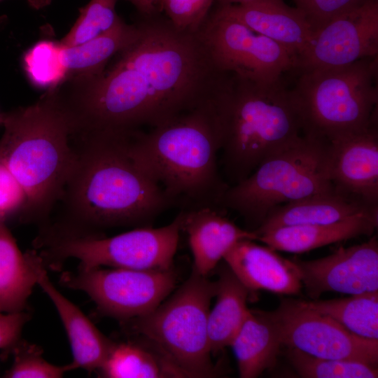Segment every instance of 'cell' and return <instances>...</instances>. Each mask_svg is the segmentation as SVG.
<instances>
[{
	"label": "cell",
	"instance_id": "22",
	"mask_svg": "<svg viewBox=\"0 0 378 378\" xmlns=\"http://www.w3.org/2000/svg\"><path fill=\"white\" fill-rule=\"evenodd\" d=\"M42 265L37 251L22 253L6 224L0 222V312L25 309Z\"/></svg>",
	"mask_w": 378,
	"mask_h": 378
},
{
	"label": "cell",
	"instance_id": "31",
	"mask_svg": "<svg viewBox=\"0 0 378 378\" xmlns=\"http://www.w3.org/2000/svg\"><path fill=\"white\" fill-rule=\"evenodd\" d=\"M11 351L14 354V360L4 377L60 378L74 370L71 363L59 366L48 362L39 346L21 340Z\"/></svg>",
	"mask_w": 378,
	"mask_h": 378
},
{
	"label": "cell",
	"instance_id": "7",
	"mask_svg": "<svg viewBox=\"0 0 378 378\" xmlns=\"http://www.w3.org/2000/svg\"><path fill=\"white\" fill-rule=\"evenodd\" d=\"M329 142L309 134L265 158L246 178L227 186L218 207L259 226L276 206L336 190L330 178Z\"/></svg>",
	"mask_w": 378,
	"mask_h": 378
},
{
	"label": "cell",
	"instance_id": "4",
	"mask_svg": "<svg viewBox=\"0 0 378 378\" xmlns=\"http://www.w3.org/2000/svg\"><path fill=\"white\" fill-rule=\"evenodd\" d=\"M0 125V163L27 195L21 223L40 227L55 207L75 160L71 139L76 126L60 86L31 105L1 113Z\"/></svg>",
	"mask_w": 378,
	"mask_h": 378
},
{
	"label": "cell",
	"instance_id": "25",
	"mask_svg": "<svg viewBox=\"0 0 378 378\" xmlns=\"http://www.w3.org/2000/svg\"><path fill=\"white\" fill-rule=\"evenodd\" d=\"M282 346L274 327L256 310L250 309L230 345L237 358L239 377L255 378L272 368Z\"/></svg>",
	"mask_w": 378,
	"mask_h": 378
},
{
	"label": "cell",
	"instance_id": "32",
	"mask_svg": "<svg viewBox=\"0 0 378 378\" xmlns=\"http://www.w3.org/2000/svg\"><path fill=\"white\" fill-rule=\"evenodd\" d=\"M214 0H161L160 11L178 31L196 34L208 17Z\"/></svg>",
	"mask_w": 378,
	"mask_h": 378
},
{
	"label": "cell",
	"instance_id": "6",
	"mask_svg": "<svg viewBox=\"0 0 378 378\" xmlns=\"http://www.w3.org/2000/svg\"><path fill=\"white\" fill-rule=\"evenodd\" d=\"M377 56L350 64L293 71L303 134L330 141L377 123Z\"/></svg>",
	"mask_w": 378,
	"mask_h": 378
},
{
	"label": "cell",
	"instance_id": "9",
	"mask_svg": "<svg viewBox=\"0 0 378 378\" xmlns=\"http://www.w3.org/2000/svg\"><path fill=\"white\" fill-rule=\"evenodd\" d=\"M178 214L169 224L160 227H137L113 237L62 241L37 250L43 265L59 270L69 258L79 268L103 266L134 270H168L172 267L181 232Z\"/></svg>",
	"mask_w": 378,
	"mask_h": 378
},
{
	"label": "cell",
	"instance_id": "3",
	"mask_svg": "<svg viewBox=\"0 0 378 378\" xmlns=\"http://www.w3.org/2000/svg\"><path fill=\"white\" fill-rule=\"evenodd\" d=\"M223 88L207 102L148 133H131L132 156L182 210L218 207L228 186L217 164L224 140Z\"/></svg>",
	"mask_w": 378,
	"mask_h": 378
},
{
	"label": "cell",
	"instance_id": "34",
	"mask_svg": "<svg viewBox=\"0 0 378 378\" xmlns=\"http://www.w3.org/2000/svg\"><path fill=\"white\" fill-rule=\"evenodd\" d=\"M305 16L313 32L334 18L365 0H293Z\"/></svg>",
	"mask_w": 378,
	"mask_h": 378
},
{
	"label": "cell",
	"instance_id": "21",
	"mask_svg": "<svg viewBox=\"0 0 378 378\" xmlns=\"http://www.w3.org/2000/svg\"><path fill=\"white\" fill-rule=\"evenodd\" d=\"M377 209L378 206H369L335 190L276 206L254 232L258 237L266 231L283 226L332 223Z\"/></svg>",
	"mask_w": 378,
	"mask_h": 378
},
{
	"label": "cell",
	"instance_id": "33",
	"mask_svg": "<svg viewBox=\"0 0 378 378\" xmlns=\"http://www.w3.org/2000/svg\"><path fill=\"white\" fill-rule=\"evenodd\" d=\"M27 195L9 170L0 163V222L17 218L20 223L27 206Z\"/></svg>",
	"mask_w": 378,
	"mask_h": 378
},
{
	"label": "cell",
	"instance_id": "12",
	"mask_svg": "<svg viewBox=\"0 0 378 378\" xmlns=\"http://www.w3.org/2000/svg\"><path fill=\"white\" fill-rule=\"evenodd\" d=\"M276 330L283 346L323 358L378 363V340L351 332L304 300L283 299L272 311L256 310Z\"/></svg>",
	"mask_w": 378,
	"mask_h": 378
},
{
	"label": "cell",
	"instance_id": "20",
	"mask_svg": "<svg viewBox=\"0 0 378 378\" xmlns=\"http://www.w3.org/2000/svg\"><path fill=\"white\" fill-rule=\"evenodd\" d=\"M378 225V209L328 224L288 225L270 230L258 240L275 251L302 253L360 236H370Z\"/></svg>",
	"mask_w": 378,
	"mask_h": 378
},
{
	"label": "cell",
	"instance_id": "11",
	"mask_svg": "<svg viewBox=\"0 0 378 378\" xmlns=\"http://www.w3.org/2000/svg\"><path fill=\"white\" fill-rule=\"evenodd\" d=\"M59 283L87 294L104 315L126 321L145 316L157 308L174 288L176 274L172 267H78L76 272H63Z\"/></svg>",
	"mask_w": 378,
	"mask_h": 378
},
{
	"label": "cell",
	"instance_id": "36",
	"mask_svg": "<svg viewBox=\"0 0 378 378\" xmlns=\"http://www.w3.org/2000/svg\"><path fill=\"white\" fill-rule=\"evenodd\" d=\"M144 16L160 13L161 0H127Z\"/></svg>",
	"mask_w": 378,
	"mask_h": 378
},
{
	"label": "cell",
	"instance_id": "8",
	"mask_svg": "<svg viewBox=\"0 0 378 378\" xmlns=\"http://www.w3.org/2000/svg\"><path fill=\"white\" fill-rule=\"evenodd\" d=\"M216 281L194 269L166 301L149 314L130 321L134 331L174 362L187 377L218 374L211 361L208 333L210 304Z\"/></svg>",
	"mask_w": 378,
	"mask_h": 378
},
{
	"label": "cell",
	"instance_id": "23",
	"mask_svg": "<svg viewBox=\"0 0 378 378\" xmlns=\"http://www.w3.org/2000/svg\"><path fill=\"white\" fill-rule=\"evenodd\" d=\"M139 31L137 23L128 24L120 18L109 30L83 43L63 46L67 71L64 83L81 82L102 74L109 59L128 46Z\"/></svg>",
	"mask_w": 378,
	"mask_h": 378
},
{
	"label": "cell",
	"instance_id": "35",
	"mask_svg": "<svg viewBox=\"0 0 378 378\" xmlns=\"http://www.w3.org/2000/svg\"><path fill=\"white\" fill-rule=\"evenodd\" d=\"M30 319L25 310L0 312V349L11 351L21 340L22 329Z\"/></svg>",
	"mask_w": 378,
	"mask_h": 378
},
{
	"label": "cell",
	"instance_id": "17",
	"mask_svg": "<svg viewBox=\"0 0 378 378\" xmlns=\"http://www.w3.org/2000/svg\"><path fill=\"white\" fill-rule=\"evenodd\" d=\"M181 230L188 235L193 269L203 276L213 270L237 241L258 240L254 230L242 229L220 213L217 207L183 209L179 213Z\"/></svg>",
	"mask_w": 378,
	"mask_h": 378
},
{
	"label": "cell",
	"instance_id": "18",
	"mask_svg": "<svg viewBox=\"0 0 378 378\" xmlns=\"http://www.w3.org/2000/svg\"><path fill=\"white\" fill-rule=\"evenodd\" d=\"M220 8L254 31L283 46L295 59L313 33L304 14L284 0H255L245 4H220Z\"/></svg>",
	"mask_w": 378,
	"mask_h": 378
},
{
	"label": "cell",
	"instance_id": "38",
	"mask_svg": "<svg viewBox=\"0 0 378 378\" xmlns=\"http://www.w3.org/2000/svg\"><path fill=\"white\" fill-rule=\"evenodd\" d=\"M32 4H34L36 6H43L44 4L48 2V0H30Z\"/></svg>",
	"mask_w": 378,
	"mask_h": 378
},
{
	"label": "cell",
	"instance_id": "16",
	"mask_svg": "<svg viewBox=\"0 0 378 378\" xmlns=\"http://www.w3.org/2000/svg\"><path fill=\"white\" fill-rule=\"evenodd\" d=\"M251 239L236 242L223 257L227 265L250 290H265L284 294H298L302 287L294 260L279 255L268 246Z\"/></svg>",
	"mask_w": 378,
	"mask_h": 378
},
{
	"label": "cell",
	"instance_id": "19",
	"mask_svg": "<svg viewBox=\"0 0 378 378\" xmlns=\"http://www.w3.org/2000/svg\"><path fill=\"white\" fill-rule=\"evenodd\" d=\"M37 285L54 304L65 329L73 354L74 370L98 371L115 342L106 337L72 302L64 296L50 280L47 269L42 265Z\"/></svg>",
	"mask_w": 378,
	"mask_h": 378
},
{
	"label": "cell",
	"instance_id": "1",
	"mask_svg": "<svg viewBox=\"0 0 378 378\" xmlns=\"http://www.w3.org/2000/svg\"><path fill=\"white\" fill-rule=\"evenodd\" d=\"M108 71L63 90L76 133L155 127L211 99L228 74L213 64L197 34L177 30L158 14Z\"/></svg>",
	"mask_w": 378,
	"mask_h": 378
},
{
	"label": "cell",
	"instance_id": "5",
	"mask_svg": "<svg viewBox=\"0 0 378 378\" xmlns=\"http://www.w3.org/2000/svg\"><path fill=\"white\" fill-rule=\"evenodd\" d=\"M285 75L267 82L229 75L223 93L221 150L224 172L232 185L303 134L299 109Z\"/></svg>",
	"mask_w": 378,
	"mask_h": 378
},
{
	"label": "cell",
	"instance_id": "13",
	"mask_svg": "<svg viewBox=\"0 0 378 378\" xmlns=\"http://www.w3.org/2000/svg\"><path fill=\"white\" fill-rule=\"evenodd\" d=\"M378 55V0H365L314 31L293 71L340 66Z\"/></svg>",
	"mask_w": 378,
	"mask_h": 378
},
{
	"label": "cell",
	"instance_id": "30",
	"mask_svg": "<svg viewBox=\"0 0 378 378\" xmlns=\"http://www.w3.org/2000/svg\"><path fill=\"white\" fill-rule=\"evenodd\" d=\"M118 0H90L80 9V15L59 43L69 48L83 43L109 30L120 20L115 6Z\"/></svg>",
	"mask_w": 378,
	"mask_h": 378
},
{
	"label": "cell",
	"instance_id": "15",
	"mask_svg": "<svg viewBox=\"0 0 378 378\" xmlns=\"http://www.w3.org/2000/svg\"><path fill=\"white\" fill-rule=\"evenodd\" d=\"M328 142L329 171L336 190L378 206L377 123Z\"/></svg>",
	"mask_w": 378,
	"mask_h": 378
},
{
	"label": "cell",
	"instance_id": "14",
	"mask_svg": "<svg viewBox=\"0 0 378 378\" xmlns=\"http://www.w3.org/2000/svg\"><path fill=\"white\" fill-rule=\"evenodd\" d=\"M302 286L317 299L322 293L355 295L378 291V241L340 247L333 253L312 260H295Z\"/></svg>",
	"mask_w": 378,
	"mask_h": 378
},
{
	"label": "cell",
	"instance_id": "28",
	"mask_svg": "<svg viewBox=\"0 0 378 378\" xmlns=\"http://www.w3.org/2000/svg\"><path fill=\"white\" fill-rule=\"evenodd\" d=\"M287 357L300 377L377 378V365L342 359L318 358L288 347Z\"/></svg>",
	"mask_w": 378,
	"mask_h": 378
},
{
	"label": "cell",
	"instance_id": "27",
	"mask_svg": "<svg viewBox=\"0 0 378 378\" xmlns=\"http://www.w3.org/2000/svg\"><path fill=\"white\" fill-rule=\"evenodd\" d=\"M306 303L360 337L378 340V291Z\"/></svg>",
	"mask_w": 378,
	"mask_h": 378
},
{
	"label": "cell",
	"instance_id": "37",
	"mask_svg": "<svg viewBox=\"0 0 378 378\" xmlns=\"http://www.w3.org/2000/svg\"><path fill=\"white\" fill-rule=\"evenodd\" d=\"M220 4H245L255 0H218Z\"/></svg>",
	"mask_w": 378,
	"mask_h": 378
},
{
	"label": "cell",
	"instance_id": "2",
	"mask_svg": "<svg viewBox=\"0 0 378 378\" xmlns=\"http://www.w3.org/2000/svg\"><path fill=\"white\" fill-rule=\"evenodd\" d=\"M132 131L100 130L71 136L74 164L55 214L38 227L36 250L62 241L103 237L109 228L150 226L174 206L132 156Z\"/></svg>",
	"mask_w": 378,
	"mask_h": 378
},
{
	"label": "cell",
	"instance_id": "24",
	"mask_svg": "<svg viewBox=\"0 0 378 378\" xmlns=\"http://www.w3.org/2000/svg\"><path fill=\"white\" fill-rule=\"evenodd\" d=\"M216 303L209 311L208 333L211 354L230 346L249 309L251 291L225 263L218 270Z\"/></svg>",
	"mask_w": 378,
	"mask_h": 378
},
{
	"label": "cell",
	"instance_id": "26",
	"mask_svg": "<svg viewBox=\"0 0 378 378\" xmlns=\"http://www.w3.org/2000/svg\"><path fill=\"white\" fill-rule=\"evenodd\" d=\"M154 350L133 343H115L98 370L108 378L187 377L157 347Z\"/></svg>",
	"mask_w": 378,
	"mask_h": 378
},
{
	"label": "cell",
	"instance_id": "29",
	"mask_svg": "<svg viewBox=\"0 0 378 378\" xmlns=\"http://www.w3.org/2000/svg\"><path fill=\"white\" fill-rule=\"evenodd\" d=\"M63 46L59 42L41 41L24 55L25 71L36 85L54 89L61 85L66 77L63 59Z\"/></svg>",
	"mask_w": 378,
	"mask_h": 378
},
{
	"label": "cell",
	"instance_id": "10",
	"mask_svg": "<svg viewBox=\"0 0 378 378\" xmlns=\"http://www.w3.org/2000/svg\"><path fill=\"white\" fill-rule=\"evenodd\" d=\"M220 72L255 81L276 80L294 68L292 55L218 6L196 33Z\"/></svg>",
	"mask_w": 378,
	"mask_h": 378
}]
</instances>
